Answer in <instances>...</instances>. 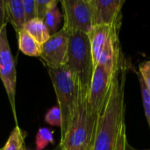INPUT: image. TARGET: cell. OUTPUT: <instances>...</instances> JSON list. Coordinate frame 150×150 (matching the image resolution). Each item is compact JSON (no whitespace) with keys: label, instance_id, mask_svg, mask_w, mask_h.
<instances>
[{"label":"cell","instance_id":"6da1fadb","mask_svg":"<svg viewBox=\"0 0 150 150\" xmlns=\"http://www.w3.org/2000/svg\"><path fill=\"white\" fill-rule=\"evenodd\" d=\"M120 70L113 76L107 101L98 117L91 150H115L125 124L124 78L120 81Z\"/></svg>","mask_w":150,"mask_h":150},{"label":"cell","instance_id":"7a4b0ae2","mask_svg":"<svg viewBox=\"0 0 150 150\" xmlns=\"http://www.w3.org/2000/svg\"><path fill=\"white\" fill-rule=\"evenodd\" d=\"M47 69L62 113L61 133L63 137L79 106L87 98V96L83 93L77 77L66 65Z\"/></svg>","mask_w":150,"mask_h":150},{"label":"cell","instance_id":"3957f363","mask_svg":"<svg viewBox=\"0 0 150 150\" xmlns=\"http://www.w3.org/2000/svg\"><path fill=\"white\" fill-rule=\"evenodd\" d=\"M67 33L69 48L66 66L77 77L83 93L88 97L94 69L89 36L81 32H67Z\"/></svg>","mask_w":150,"mask_h":150},{"label":"cell","instance_id":"277c9868","mask_svg":"<svg viewBox=\"0 0 150 150\" xmlns=\"http://www.w3.org/2000/svg\"><path fill=\"white\" fill-rule=\"evenodd\" d=\"M120 29L111 25H96L89 33L94 66L103 65L120 69L121 64L119 43Z\"/></svg>","mask_w":150,"mask_h":150},{"label":"cell","instance_id":"5b68a950","mask_svg":"<svg viewBox=\"0 0 150 150\" xmlns=\"http://www.w3.org/2000/svg\"><path fill=\"white\" fill-rule=\"evenodd\" d=\"M98 117L91 114L85 98L72 119L66 134L61 138L59 150H79L84 146H92Z\"/></svg>","mask_w":150,"mask_h":150},{"label":"cell","instance_id":"8992f818","mask_svg":"<svg viewBox=\"0 0 150 150\" xmlns=\"http://www.w3.org/2000/svg\"><path fill=\"white\" fill-rule=\"evenodd\" d=\"M120 69H112L99 64L94 66L87 97V106L91 114L98 116L101 113L108 98L113 76Z\"/></svg>","mask_w":150,"mask_h":150},{"label":"cell","instance_id":"52a82bcc","mask_svg":"<svg viewBox=\"0 0 150 150\" xmlns=\"http://www.w3.org/2000/svg\"><path fill=\"white\" fill-rule=\"evenodd\" d=\"M0 78L3 82L4 87L8 96L9 102L11 106L16 126H18L15 102L17 72L14 60L8 42L6 26L0 30Z\"/></svg>","mask_w":150,"mask_h":150},{"label":"cell","instance_id":"ba28073f","mask_svg":"<svg viewBox=\"0 0 150 150\" xmlns=\"http://www.w3.org/2000/svg\"><path fill=\"white\" fill-rule=\"evenodd\" d=\"M66 32H81L86 34L93 28L90 0L61 1Z\"/></svg>","mask_w":150,"mask_h":150},{"label":"cell","instance_id":"9c48e42d","mask_svg":"<svg viewBox=\"0 0 150 150\" xmlns=\"http://www.w3.org/2000/svg\"><path fill=\"white\" fill-rule=\"evenodd\" d=\"M69 36L65 29L62 28L41 45L40 58L48 68L63 67L68 61Z\"/></svg>","mask_w":150,"mask_h":150},{"label":"cell","instance_id":"30bf717a","mask_svg":"<svg viewBox=\"0 0 150 150\" xmlns=\"http://www.w3.org/2000/svg\"><path fill=\"white\" fill-rule=\"evenodd\" d=\"M124 0H90L93 26L111 25L120 29Z\"/></svg>","mask_w":150,"mask_h":150},{"label":"cell","instance_id":"8fae6325","mask_svg":"<svg viewBox=\"0 0 150 150\" xmlns=\"http://www.w3.org/2000/svg\"><path fill=\"white\" fill-rule=\"evenodd\" d=\"M5 11L7 20L10 21L18 35L25 28V25L23 0L5 1Z\"/></svg>","mask_w":150,"mask_h":150},{"label":"cell","instance_id":"7c38bea8","mask_svg":"<svg viewBox=\"0 0 150 150\" xmlns=\"http://www.w3.org/2000/svg\"><path fill=\"white\" fill-rule=\"evenodd\" d=\"M18 48L27 56L40 57L41 54V45L24 28L18 35Z\"/></svg>","mask_w":150,"mask_h":150},{"label":"cell","instance_id":"4fadbf2b","mask_svg":"<svg viewBox=\"0 0 150 150\" xmlns=\"http://www.w3.org/2000/svg\"><path fill=\"white\" fill-rule=\"evenodd\" d=\"M25 29L38 41L40 45H43L51 36L43 19L39 18L25 22Z\"/></svg>","mask_w":150,"mask_h":150},{"label":"cell","instance_id":"5bb4252c","mask_svg":"<svg viewBox=\"0 0 150 150\" xmlns=\"http://www.w3.org/2000/svg\"><path fill=\"white\" fill-rule=\"evenodd\" d=\"M0 150H26L25 147V134L18 125L12 130L5 145Z\"/></svg>","mask_w":150,"mask_h":150},{"label":"cell","instance_id":"9a60e30c","mask_svg":"<svg viewBox=\"0 0 150 150\" xmlns=\"http://www.w3.org/2000/svg\"><path fill=\"white\" fill-rule=\"evenodd\" d=\"M61 20H62V14H61L57 5L51 8L47 12V14L45 15V17L43 18V21H44L50 35H53L58 32L57 28L61 23Z\"/></svg>","mask_w":150,"mask_h":150},{"label":"cell","instance_id":"2e32d148","mask_svg":"<svg viewBox=\"0 0 150 150\" xmlns=\"http://www.w3.org/2000/svg\"><path fill=\"white\" fill-rule=\"evenodd\" d=\"M54 143V133L49 128L41 127L36 134V150H43L48 144Z\"/></svg>","mask_w":150,"mask_h":150},{"label":"cell","instance_id":"e0dca14e","mask_svg":"<svg viewBox=\"0 0 150 150\" xmlns=\"http://www.w3.org/2000/svg\"><path fill=\"white\" fill-rule=\"evenodd\" d=\"M45 122L50 126L62 127V113L58 105L49 109L45 115Z\"/></svg>","mask_w":150,"mask_h":150},{"label":"cell","instance_id":"ac0fdd59","mask_svg":"<svg viewBox=\"0 0 150 150\" xmlns=\"http://www.w3.org/2000/svg\"><path fill=\"white\" fill-rule=\"evenodd\" d=\"M35 2L37 6V15L40 19H43L47 12L58 4V1L56 0H35Z\"/></svg>","mask_w":150,"mask_h":150},{"label":"cell","instance_id":"d6986e66","mask_svg":"<svg viewBox=\"0 0 150 150\" xmlns=\"http://www.w3.org/2000/svg\"><path fill=\"white\" fill-rule=\"evenodd\" d=\"M140 83H141V90H142V103L145 111V115L148 120V123L150 127V93L149 92L142 78L140 76Z\"/></svg>","mask_w":150,"mask_h":150},{"label":"cell","instance_id":"ffe728a7","mask_svg":"<svg viewBox=\"0 0 150 150\" xmlns=\"http://www.w3.org/2000/svg\"><path fill=\"white\" fill-rule=\"evenodd\" d=\"M23 5H24V12H25V22L38 18L37 15V6L35 0H23Z\"/></svg>","mask_w":150,"mask_h":150},{"label":"cell","instance_id":"44dd1931","mask_svg":"<svg viewBox=\"0 0 150 150\" xmlns=\"http://www.w3.org/2000/svg\"><path fill=\"white\" fill-rule=\"evenodd\" d=\"M140 76L142 78L149 92L150 93V61L142 62L140 64Z\"/></svg>","mask_w":150,"mask_h":150},{"label":"cell","instance_id":"7402d4cb","mask_svg":"<svg viewBox=\"0 0 150 150\" xmlns=\"http://www.w3.org/2000/svg\"><path fill=\"white\" fill-rule=\"evenodd\" d=\"M127 131H126V125L124 124L120 129V136L118 139V142H117L115 150H127Z\"/></svg>","mask_w":150,"mask_h":150},{"label":"cell","instance_id":"603a6c76","mask_svg":"<svg viewBox=\"0 0 150 150\" xmlns=\"http://www.w3.org/2000/svg\"><path fill=\"white\" fill-rule=\"evenodd\" d=\"M7 17L5 11V1L0 0V30L6 26L7 25Z\"/></svg>","mask_w":150,"mask_h":150},{"label":"cell","instance_id":"cb8c5ba5","mask_svg":"<svg viewBox=\"0 0 150 150\" xmlns=\"http://www.w3.org/2000/svg\"><path fill=\"white\" fill-rule=\"evenodd\" d=\"M79 150H91V146H84Z\"/></svg>","mask_w":150,"mask_h":150},{"label":"cell","instance_id":"d4e9b609","mask_svg":"<svg viewBox=\"0 0 150 150\" xmlns=\"http://www.w3.org/2000/svg\"><path fill=\"white\" fill-rule=\"evenodd\" d=\"M130 149H131V150H134V149H132L131 147H130ZM145 150H150V149H145Z\"/></svg>","mask_w":150,"mask_h":150}]
</instances>
